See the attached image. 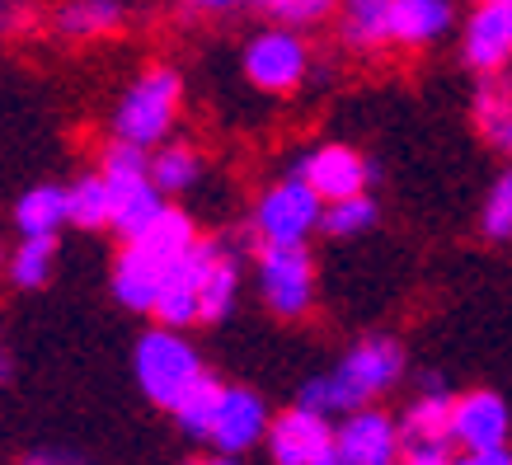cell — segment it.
<instances>
[{
  "instance_id": "5bb4252c",
  "label": "cell",
  "mask_w": 512,
  "mask_h": 465,
  "mask_svg": "<svg viewBox=\"0 0 512 465\" xmlns=\"http://www.w3.org/2000/svg\"><path fill=\"white\" fill-rule=\"evenodd\" d=\"M268 423H273V409L254 386H226L217 409V423H212V437L207 447L226 451V456H249L254 447L268 442Z\"/></svg>"
},
{
  "instance_id": "4fadbf2b",
  "label": "cell",
  "mask_w": 512,
  "mask_h": 465,
  "mask_svg": "<svg viewBox=\"0 0 512 465\" xmlns=\"http://www.w3.org/2000/svg\"><path fill=\"white\" fill-rule=\"evenodd\" d=\"M268 461L273 465H315L334 451V419L296 400L268 423Z\"/></svg>"
},
{
  "instance_id": "603a6c76",
  "label": "cell",
  "mask_w": 512,
  "mask_h": 465,
  "mask_svg": "<svg viewBox=\"0 0 512 465\" xmlns=\"http://www.w3.org/2000/svg\"><path fill=\"white\" fill-rule=\"evenodd\" d=\"M10 221H15L19 235H62L71 226V193H66V184L43 179V184L24 188L15 198Z\"/></svg>"
},
{
  "instance_id": "f35d334b",
  "label": "cell",
  "mask_w": 512,
  "mask_h": 465,
  "mask_svg": "<svg viewBox=\"0 0 512 465\" xmlns=\"http://www.w3.org/2000/svg\"><path fill=\"white\" fill-rule=\"evenodd\" d=\"M390 465H400V461H390Z\"/></svg>"
},
{
  "instance_id": "7a4b0ae2",
  "label": "cell",
  "mask_w": 512,
  "mask_h": 465,
  "mask_svg": "<svg viewBox=\"0 0 512 465\" xmlns=\"http://www.w3.org/2000/svg\"><path fill=\"white\" fill-rule=\"evenodd\" d=\"M404 376H409L404 343L395 334H362L329 372L311 376L296 400L329 414V419H343V414H353L362 404L386 400L390 390H400Z\"/></svg>"
},
{
  "instance_id": "cb8c5ba5",
  "label": "cell",
  "mask_w": 512,
  "mask_h": 465,
  "mask_svg": "<svg viewBox=\"0 0 512 465\" xmlns=\"http://www.w3.org/2000/svg\"><path fill=\"white\" fill-rule=\"evenodd\" d=\"M221 395H226V381L212 372H202L193 386L174 400L170 419L174 428L188 437V442H207L212 437V423H217V409H221Z\"/></svg>"
},
{
  "instance_id": "9a60e30c",
  "label": "cell",
  "mask_w": 512,
  "mask_h": 465,
  "mask_svg": "<svg viewBox=\"0 0 512 465\" xmlns=\"http://www.w3.org/2000/svg\"><path fill=\"white\" fill-rule=\"evenodd\" d=\"M451 442L461 451L508 447L512 442V409L498 390H461L451 404Z\"/></svg>"
},
{
  "instance_id": "4316f807",
  "label": "cell",
  "mask_w": 512,
  "mask_h": 465,
  "mask_svg": "<svg viewBox=\"0 0 512 465\" xmlns=\"http://www.w3.org/2000/svg\"><path fill=\"white\" fill-rule=\"evenodd\" d=\"M381 226V202L376 193H348V198L325 202V221H320V235L325 240H362Z\"/></svg>"
},
{
  "instance_id": "44dd1931",
  "label": "cell",
  "mask_w": 512,
  "mask_h": 465,
  "mask_svg": "<svg viewBox=\"0 0 512 465\" xmlns=\"http://www.w3.org/2000/svg\"><path fill=\"white\" fill-rule=\"evenodd\" d=\"M470 118L503 160H512V76H480L470 94Z\"/></svg>"
},
{
  "instance_id": "83f0119b",
  "label": "cell",
  "mask_w": 512,
  "mask_h": 465,
  "mask_svg": "<svg viewBox=\"0 0 512 465\" xmlns=\"http://www.w3.org/2000/svg\"><path fill=\"white\" fill-rule=\"evenodd\" d=\"M480 235L489 245H512V160L498 170V179L489 184V193H484Z\"/></svg>"
},
{
  "instance_id": "ba28073f",
  "label": "cell",
  "mask_w": 512,
  "mask_h": 465,
  "mask_svg": "<svg viewBox=\"0 0 512 465\" xmlns=\"http://www.w3.org/2000/svg\"><path fill=\"white\" fill-rule=\"evenodd\" d=\"M254 287H259L268 315L306 320L320 296L311 245H254Z\"/></svg>"
},
{
  "instance_id": "2e32d148",
  "label": "cell",
  "mask_w": 512,
  "mask_h": 465,
  "mask_svg": "<svg viewBox=\"0 0 512 465\" xmlns=\"http://www.w3.org/2000/svg\"><path fill=\"white\" fill-rule=\"evenodd\" d=\"M451 404H456V390L447 386V376L423 372L414 400L404 404V414H400L404 451L409 447H456V442H451Z\"/></svg>"
},
{
  "instance_id": "74e56055",
  "label": "cell",
  "mask_w": 512,
  "mask_h": 465,
  "mask_svg": "<svg viewBox=\"0 0 512 465\" xmlns=\"http://www.w3.org/2000/svg\"><path fill=\"white\" fill-rule=\"evenodd\" d=\"M0 273H5V249H0Z\"/></svg>"
},
{
  "instance_id": "7c38bea8",
  "label": "cell",
  "mask_w": 512,
  "mask_h": 465,
  "mask_svg": "<svg viewBox=\"0 0 512 465\" xmlns=\"http://www.w3.org/2000/svg\"><path fill=\"white\" fill-rule=\"evenodd\" d=\"M334 451L343 465H390L404 456L400 419L381 404H362L353 414L334 419Z\"/></svg>"
},
{
  "instance_id": "f1b7e54d",
  "label": "cell",
  "mask_w": 512,
  "mask_h": 465,
  "mask_svg": "<svg viewBox=\"0 0 512 465\" xmlns=\"http://www.w3.org/2000/svg\"><path fill=\"white\" fill-rule=\"evenodd\" d=\"M334 5L339 0H254L259 15L278 19V24H292V29H315V24L334 19Z\"/></svg>"
},
{
  "instance_id": "ffe728a7",
  "label": "cell",
  "mask_w": 512,
  "mask_h": 465,
  "mask_svg": "<svg viewBox=\"0 0 512 465\" xmlns=\"http://www.w3.org/2000/svg\"><path fill=\"white\" fill-rule=\"evenodd\" d=\"M207 151H202L198 141H184V137H170L165 146L151 151V179L165 198L184 202L188 193H198L202 179H207Z\"/></svg>"
},
{
  "instance_id": "d6a6232c",
  "label": "cell",
  "mask_w": 512,
  "mask_h": 465,
  "mask_svg": "<svg viewBox=\"0 0 512 465\" xmlns=\"http://www.w3.org/2000/svg\"><path fill=\"white\" fill-rule=\"evenodd\" d=\"M456 465H512V442L508 447H484V451H461Z\"/></svg>"
},
{
  "instance_id": "484cf974",
  "label": "cell",
  "mask_w": 512,
  "mask_h": 465,
  "mask_svg": "<svg viewBox=\"0 0 512 465\" xmlns=\"http://www.w3.org/2000/svg\"><path fill=\"white\" fill-rule=\"evenodd\" d=\"M66 193H71V226L76 231H109L113 221V193H109V179H104V170L94 165V170H80L71 184H66Z\"/></svg>"
},
{
  "instance_id": "7402d4cb",
  "label": "cell",
  "mask_w": 512,
  "mask_h": 465,
  "mask_svg": "<svg viewBox=\"0 0 512 465\" xmlns=\"http://www.w3.org/2000/svg\"><path fill=\"white\" fill-rule=\"evenodd\" d=\"M240 292H245V254L235 240L221 235V249H217V264L202 282V325H226L240 306Z\"/></svg>"
},
{
  "instance_id": "8d00e7d4",
  "label": "cell",
  "mask_w": 512,
  "mask_h": 465,
  "mask_svg": "<svg viewBox=\"0 0 512 465\" xmlns=\"http://www.w3.org/2000/svg\"><path fill=\"white\" fill-rule=\"evenodd\" d=\"M315 465H343V461H339V451H329V456H320Z\"/></svg>"
},
{
  "instance_id": "ac0fdd59",
  "label": "cell",
  "mask_w": 512,
  "mask_h": 465,
  "mask_svg": "<svg viewBox=\"0 0 512 465\" xmlns=\"http://www.w3.org/2000/svg\"><path fill=\"white\" fill-rule=\"evenodd\" d=\"M456 29H461L456 0H395L390 43L404 52H428V47L447 43Z\"/></svg>"
},
{
  "instance_id": "4dcf8cb0",
  "label": "cell",
  "mask_w": 512,
  "mask_h": 465,
  "mask_svg": "<svg viewBox=\"0 0 512 465\" xmlns=\"http://www.w3.org/2000/svg\"><path fill=\"white\" fill-rule=\"evenodd\" d=\"M33 24L29 0H0V38H19Z\"/></svg>"
},
{
  "instance_id": "30bf717a",
  "label": "cell",
  "mask_w": 512,
  "mask_h": 465,
  "mask_svg": "<svg viewBox=\"0 0 512 465\" xmlns=\"http://www.w3.org/2000/svg\"><path fill=\"white\" fill-rule=\"evenodd\" d=\"M461 66L470 76H508L512 71V5L508 0H475L461 19Z\"/></svg>"
},
{
  "instance_id": "3957f363",
  "label": "cell",
  "mask_w": 512,
  "mask_h": 465,
  "mask_svg": "<svg viewBox=\"0 0 512 465\" xmlns=\"http://www.w3.org/2000/svg\"><path fill=\"white\" fill-rule=\"evenodd\" d=\"M184 71L174 62H151L141 66L137 76L123 85L118 104L109 113V132L113 141H127V146H141V151H156L179 132V118H184Z\"/></svg>"
},
{
  "instance_id": "d6986e66",
  "label": "cell",
  "mask_w": 512,
  "mask_h": 465,
  "mask_svg": "<svg viewBox=\"0 0 512 465\" xmlns=\"http://www.w3.org/2000/svg\"><path fill=\"white\" fill-rule=\"evenodd\" d=\"M390 24H395V0H339L334 5V33L339 47L353 57H372L386 52L390 43Z\"/></svg>"
},
{
  "instance_id": "5b68a950",
  "label": "cell",
  "mask_w": 512,
  "mask_h": 465,
  "mask_svg": "<svg viewBox=\"0 0 512 465\" xmlns=\"http://www.w3.org/2000/svg\"><path fill=\"white\" fill-rule=\"evenodd\" d=\"M202 372H207V367H202V353H198V343L188 339V329L151 325L146 334H137V343H132V376H137V390L156 404V409H165V414H170L174 400H179Z\"/></svg>"
},
{
  "instance_id": "6da1fadb",
  "label": "cell",
  "mask_w": 512,
  "mask_h": 465,
  "mask_svg": "<svg viewBox=\"0 0 512 465\" xmlns=\"http://www.w3.org/2000/svg\"><path fill=\"white\" fill-rule=\"evenodd\" d=\"M198 240H202L198 217L188 212L184 202H170L137 240H123V245H118V259H113V273H109L113 301L123 310H132V315H151L160 287H165V273H170Z\"/></svg>"
},
{
  "instance_id": "8fae6325",
  "label": "cell",
  "mask_w": 512,
  "mask_h": 465,
  "mask_svg": "<svg viewBox=\"0 0 512 465\" xmlns=\"http://www.w3.org/2000/svg\"><path fill=\"white\" fill-rule=\"evenodd\" d=\"M217 249H221V235H202L198 245L165 273V287H160L156 310H151L156 325H170V329L202 325V282H207L212 264H217Z\"/></svg>"
},
{
  "instance_id": "d4e9b609",
  "label": "cell",
  "mask_w": 512,
  "mask_h": 465,
  "mask_svg": "<svg viewBox=\"0 0 512 465\" xmlns=\"http://www.w3.org/2000/svg\"><path fill=\"white\" fill-rule=\"evenodd\" d=\"M57 240L62 235H19V245L5 254V278L19 292H38L57 273Z\"/></svg>"
},
{
  "instance_id": "277c9868",
  "label": "cell",
  "mask_w": 512,
  "mask_h": 465,
  "mask_svg": "<svg viewBox=\"0 0 512 465\" xmlns=\"http://www.w3.org/2000/svg\"><path fill=\"white\" fill-rule=\"evenodd\" d=\"M240 76L249 80V90L278 94V99L306 90L315 80V47L306 29L268 19L264 29H254L240 43Z\"/></svg>"
},
{
  "instance_id": "1f68e13d",
  "label": "cell",
  "mask_w": 512,
  "mask_h": 465,
  "mask_svg": "<svg viewBox=\"0 0 512 465\" xmlns=\"http://www.w3.org/2000/svg\"><path fill=\"white\" fill-rule=\"evenodd\" d=\"M400 465H456V456H451V447H409Z\"/></svg>"
},
{
  "instance_id": "f546056e",
  "label": "cell",
  "mask_w": 512,
  "mask_h": 465,
  "mask_svg": "<svg viewBox=\"0 0 512 465\" xmlns=\"http://www.w3.org/2000/svg\"><path fill=\"white\" fill-rule=\"evenodd\" d=\"M170 5L188 10V15H202V19H231L240 10H249L254 0H170Z\"/></svg>"
},
{
  "instance_id": "d590c367",
  "label": "cell",
  "mask_w": 512,
  "mask_h": 465,
  "mask_svg": "<svg viewBox=\"0 0 512 465\" xmlns=\"http://www.w3.org/2000/svg\"><path fill=\"white\" fill-rule=\"evenodd\" d=\"M10 376V357H5V348H0V381Z\"/></svg>"
},
{
  "instance_id": "52a82bcc",
  "label": "cell",
  "mask_w": 512,
  "mask_h": 465,
  "mask_svg": "<svg viewBox=\"0 0 512 465\" xmlns=\"http://www.w3.org/2000/svg\"><path fill=\"white\" fill-rule=\"evenodd\" d=\"M325 221V198L301 174H282L249 207V240L254 245H311Z\"/></svg>"
},
{
  "instance_id": "8992f818",
  "label": "cell",
  "mask_w": 512,
  "mask_h": 465,
  "mask_svg": "<svg viewBox=\"0 0 512 465\" xmlns=\"http://www.w3.org/2000/svg\"><path fill=\"white\" fill-rule=\"evenodd\" d=\"M99 170H104L109 193H113L109 231L118 235V245H123V240H137V235L174 202L156 188V179H151V151H141V146L109 141V151L99 155Z\"/></svg>"
},
{
  "instance_id": "e575fe53",
  "label": "cell",
  "mask_w": 512,
  "mask_h": 465,
  "mask_svg": "<svg viewBox=\"0 0 512 465\" xmlns=\"http://www.w3.org/2000/svg\"><path fill=\"white\" fill-rule=\"evenodd\" d=\"M198 465H240V456H226V451H212V456H202Z\"/></svg>"
},
{
  "instance_id": "836d02e7",
  "label": "cell",
  "mask_w": 512,
  "mask_h": 465,
  "mask_svg": "<svg viewBox=\"0 0 512 465\" xmlns=\"http://www.w3.org/2000/svg\"><path fill=\"white\" fill-rule=\"evenodd\" d=\"M24 465H90V461L76 456V451H33V456H24Z\"/></svg>"
},
{
  "instance_id": "9c48e42d",
  "label": "cell",
  "mask_w": 512,
  "mask_h": 465,
  "mask_svg": "<svg viewBox=\"0 0 512 465\" xmlns=\"http://www.w3.org/2000/svg\"><path fill=\"white\" fill-rule=\"evenodd\" d=\"M287 170L301 174L325 202H334V198H348V193L376 188L381 165H376L372 155H362L357 146H348V141H315L301 155H292Z\"/></svg>"
},
{
  "instance_id": "ab89813d",
  "label": "cell",
  "mask_w": 512,
  "mask_h": 465,
  "mask_svg": "<svg viewBox=\"0 0 512 465\" xmlns=\"http://www.w3.org/2000/svg\"><path fill=\"white\" fill-rule=\"evenodd\" d=\"M508 5H512V0H508Z\"/></svg>"
},
{
  "instance_id": "e0dca14e",
  "label": "cell",
  "mask_w": 512,
  "mask_h": 465,
  "mask_svg": "<svg viewBox=\"0 0 512 465\" xmlns=\"http://www.w3.org/2000/svg\"><path fill=\"white\" fill-rule=\"evenodd\" d=\"M132 24V5L127 0H57L47 29L62 43H99V38H118Z\"/></svg>"
}]
</instances>
